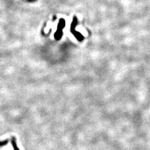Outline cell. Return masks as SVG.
I'll return each mask as SVG.
<instances>
[{
	"mask_svg": "<svg viewBox=\"0 0 150 150\" xmlns=\"http://www.w3.org/2000/svg\"><path fill=\"white\" fill-rule=\"evenodd\" d=\"M11 144L12 145V147H13V149L14 150H20L18 149V148L17 147V145H16V141L15 138L12 137V139H11Z\"/></svg>",
	"mask_w": 150,
	"mask_h": 150,
	"instance_id": "6da1fadb",
	"label": "cell"
},
{
	"mask_svg": "<svg viewBox=\"0 0 150 150\" xmlns=\"http://www.w3.org/2000/svg\"><path fill=\"white\" fill-rule=\"evenodd\" d=\"M8 143V139H6L5 141H0V146H6Z\"/></svg>",
	"mask_w": 150,
	"mask_h": 150,
	"instance_id": "7a4b0ae2",
	"label": "cell"
}]
</instances>
